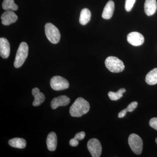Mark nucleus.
<instances>
[{"label":"nucleus","mask_w":157,"mask_h":157,"mask_svg":"<svg viewBox=\"0 0 157 157\" xmlns=\"http://www.w3.org/2000/svg\"><path fill=\"white\" fill-rule=\"evenodd\" d=\"M155 142H156V144H157V137L155 139Z\"/></svg>","instance_id":"27"},{"label":"nucleus","mask_w":157,"mask_h":157,"mask_svg":"<svg viewBox=\"0 0 157 157\" xmlns=\"http://www.w3.org/2000/svg\"><path fill=\"white\" fill-rule=\"evenodd\" d=\"M149 125L157 131V117L151 118L149 121Z\"/></svg>","instance_id":"23"},{"label":"nucleus","mask_w":157,"mask_h":157,"mask_svg":"<svg viewBox=\"0 0 157 157\" xmlns=\"http://www.w3.org/2000/svg\"><path fill=\"white\" fill-rule=\"evenodd\" d=\"M105 64L107 69L112 73H120L125 68L123 62L116 57H108L105 60Z\"/></svg>","instance_id":"2"},{"label":"nucleus","mask_w":157,"mask_h":157,"mask_svg":"<svg viewBox=\"0 0 157 157\" xmlns=\"http://www.w3.org/2000/svg\"><path fill=\"white\" fill-rule=\"evenodd\" d=\"M137 104H138L136 101L132 102L131 104H129L126 108L128 112H132L134 111L137 108Z\"/></svg>","instance_id":"22"},{"label":"nucleus","mask_w":157,"mask_h":157,"mask_svg":"<svg viewBox=\"0 0 157 157\" xmlns=\"http://www.w3.org/2000/svg\"><path fill=\"white\" fill-rule=\"evenodd\" d=\"M157 9L156 0H145L144 3V12L147 16L153 15Z\"/></svg>","instance_id":"12"},{"label":"nucleus","mask_w":157,"mask_h":157,"mask_svg":"<svg viewBox=\"0 0 157 157\" xmlns=\"http://www.w3.org/2000/svg\"><path fill=\"white\" fill-rule=\"evenodd\" d=\"M86 134L84 132H81L79 133H77L75 135L74 138L77 139L78 140H82L84 139L85 137Z\"/></svg>","instance_id":"24"},{"label":"nucleus","mask_w":157,"mask_h":157,"mask_svg":"<svg viewBox=\"0 0 157 157\" xmlns=\"http://www.w3.org/2000/svg\"><path fill=\"white\" fill-rule=\"evenodd\" d=\"M136 0H126L125 4V9L126 11H130L132 10Z\"/></svg>","instance_id":"21"},{"label":"nucleus","mask_w":157,"mask_h":157,"mask_svg":"<svg viewBox=\"0 0 157 157\" xmlns=\"http://www.w3.org/2000/svg\"><path fill=\"white\" fill-rule=\"evenodd\" d=\"M32 94L34 97V101L33 105L35 107H37L41 105L45 100V96L44 94L40 92L38 88H34L32 90Z\"/></svg>","instance_id":"13"},{"label":"nucleus","mask_w":157,"mask_h":157,"mask_svg":"<svg viewBox=\"0 0 157 157\" xmlns=\"http://www.w3.org/2000/svg\"><path fill=\"white\" fill-rule=\"evenodd\" d=\"M128 42L133 46H138L142 45L144 39L143 35L138 32L130 33L127 36Z\"/></svg>","instance_id":"8"},{"label":"nucleus","mask_w":157,"mask_h":157,"mask_svg":"<svg viewBox=\"0 0 157 157\" xmlns=\"http://www.w3.org/2000/svg\"><path fill=\"white\" fill-rule=\"evenodd\" d=\"M10 52V45L6 38L0 39V55L3 59L9 57Z\"/></svg>","instance_id":"11"},{"label":"nucleus","mask_w":157,"mask_h":157,"mask_svg":"<svg viewBox=\"0 0 157 157\" xmlns=\"http://www.w3.org/2000/svg\"><path fill=\"white\" fill-rule=\"evenodd\" d=\"M128 141L131 149L135 154H141L143 150V141L140 136L135 134H131Z\"/></svg>","instance_id":"5"},{"label":"nucleus","mask_w":157,"mask_h":157,"mask_svg":"<svg viewBox=\"0 0 157 157\" xmlns=\"http://www.w3.org/2000/svg\"><path fill=\"white\" fill-rule=\"evenodd\" d=\"M28 53V45L25 42H21L19 45L15 56L14 63L15 68H20L22 66L27 58Z\"/></svg>","instance_id":"3"},{"label":"nucleus","mask_w":157,"mask_h":157,"mask_svg":"<svg viewBox=\"0 0 157 157\" xmlns=\"http://www.w3.org/2000/svg\"><path fill=\"white\" fill-rule=\"evenodd\" d=\"M2 6L3 9L6 11H17L18 9V6L14 3V0H4Z\"/></svg>","instance_id":"19"},{"label":"nucleus","mask_w":157,"mask_h":157,"mask_svg":"<svg viewBox=\"0 0 157 157\" xmlns=\"http://www.w3.org/2000/svg\"><path fill=\"white\" fill-rule=\"evenodd\" d=\"M114 10V3L112 0H110L106 4L104 7L102 17L105 19H109L113 15Z\"/></svg>","instance_id":"15"},{"label":"nucleus","mask_w":157,"mask_h":157,"mask_svg":"<svg viewBox=\"0 0 157 157\" xmlns=\"http://www.w3.org/2000/svg\"><path fill=\"white\" fill-rule=\"evenodd\" d=\"M145 81L150 85H154L157 83V68H155L147 74Z\"/></svg>","instance_id":"17"},{"label":"nucleus","mask_w":157,"mask_h":157,"mask_svg":"<svg viewBox=\"0 0 157 157\" xmlns=\"http://www.w3.org/2000/svg\"><path fill=\"white\" fill-rule=\"evenodd\" d=\"M126 92V90L124 88L120 89L117 92H109L108 94V97L109 99L112 101H117L123 97V94Z\"/></svg>","instance_id":"20"},{"label":"nucleus","mask_w":157,"mask_h":157,"mask_svg":"<svg viewBox=\"0 0 157 157\" xmlns=\"http://www.w3.org/2000/svg\"><path fill=\"white\" fill-rule=\"evenodd\" d=\"M70 99L67 96H60L54 98L51 103V107L52 109H56L60 106H65L70 103Z\"/></svg>","instance_id":"10"},{"label":"nucleus","mask_w":157,"mask_h":157,"mask_svg":"<svg viewBox=\"0 0 157 157\" xmlns=\"http://www.w3.org/2000/svg\"><path fill=\"white\" fill-rule=\"evenodd\" d=\"M91 18V12L88 9L85 8L80 12L79 22L82 25H86L90 21Z\"/></svg>","instance_id":"18"},{"label":"nucleus","mask_w":157,"mask_h":157,"mask_svg":"<svg viewBox=\"0 0 157 157\" xmlns=\"http://www.w3.org/2000/svg\"><path fill=\"white\" fill-rule=\"evenodd\" d=\"M46 144L48 150L51 151L56 150L57 145V137L55 132H51L48 134L46 139Z\"/></svg>","instance_id":"14"},{"label":"nucleus","mask_w":157,"mask_h":157,"mask_svg":"<svg viewBox=\"0 0 157 157\" xmlns=\"http://www.w3.org/2000/svg\"><path fill=\"white\" fill-rule=\"evenodd\" d=\"M87 148L93 157L101 156L102 153V146L101 142L96 138H92L87 143Z\"/></svg>","instance_id":"7"},{"label":"nucleus","mask_w":157,"mask_h":157,"mask_svg":"<svg viewBox=\"0 0 157 157\" xmlns=\"http://www.w3.org/2000/svg\"><path fill=\"white\" fill-rule=\"evenodd\" d=\"M78 140L75 138H72L70 141V144L72 147H76L78 144Z\"/></svg>","instance_id":"25"},{"label":"nucleus","mask_w":157,"mask_h":157,"mask_svg":"<svg viewBox=\"0 0 157 157\" xmlns=\"http://www.w3.org/2000/svg\"><path fill=\"white\" fill-rule=\"evenodd\" d=\"M9 144L10 146L15 148L23 149L26 146V141L24 139L16 137L9 140Z\"/></svg>","instance_id":"16"},{"label":"nucleus","mask_w":157,"mask_h":157,"mask_svg":"<svg viewBox=\"0 0 157 157\" xmlns=\"http://www.w3.org/2000/svg\"><path fill=\"white\" fill-rule=\"evenodd\" d=\"M12 11L7 10L2 14L1 19L2 23L4 25H9L17 21L18 18L17 15Z\"/></svg>","instance_id":"9"},{"label":"nucleus","mask_w":157,"mask_h":157,"mask_svg":"<svg viewBox=\"0 0 157 157\" xmlns=\"http://www.w3.org/2000/svg\"><path fill=\"white\" fill-rule=\"evenodd\" d=\"M50 85L52 89L56 91L67 89L70 86L69 82L61 76H53L50 80Z\"/></svg>","instance_id":"6"},{"label":"nucleus","mask_w":157,"mask_h":157,"mask_svg":"<svg viewBox=\"0 0 157 157\" xmlns=\"http://www.w3.org/2000/svg\"><path fill=\"white\" fill-rule=\"evenodd\" d=\"M45 34L48 40L52 44L59 42L61 35L56 26L51 23H47L45 26Z\"/></svg>","instance_id":"4"},{"label":"nucleus","mask_w":157,"mask_h":157,"mask_svg":"<svg viewBox=\"0 0 157 157\" xmlns=\"http://www.w3.org/2000/svg\"><path fill=\"white\" fill-rule=\"evenodd\" d=\"M128 112L126 108L125 109H123L122 110L119 112L118 115V117L119 118H123L125 116L127 112Z\"/></svg>","instance_id":"26"},{"label":"nucleus","mask_w":157,"mask_h":157,"mask_svg":"<svg viewBox=\"0 0 157 157\" xmlns=\"http://www.w3.org/2000/svg\"><path fill=\"white\" fill-rule=\"evenodd\" d=\"M89 103L82 98L76 99L70 109V115L73 117H80L89 111Z\"/></svg>","instance_id":"1"}]
</instances>
